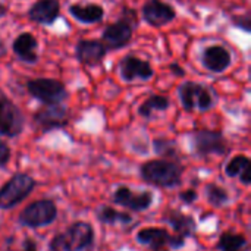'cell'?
I'll return each instance as SVG.
<instances>
[{"instance_id": "26", "label": "cell", "mask_w": 251, "mask_h": 251, "mask_svg": "<svg viewBox=\"0 0 251 251\" xmlns=\"http://www.w3.org/2000/svg\"><path fill=\"white\" fill-rule=\"evenodd\" d=\"M153 147L159 156H163V157H175L176 156V146L171 140L157 138L153 141Z\"/></svg>"}, {"instance_id": "23", "label": "cell", "mask_w": 251, "mask_h": 251, "mask_svg": "<svg viewBox=\"0 0 251 251\" xmlns=\"http://www.w3.org/2000/svg\"><path fill=\"white\" fill-rule=\"evenodd\" d=\"M97 219L106 225H115V224H129L132 222V218L128 213L119 212L112 206H101L97 210Z\"/></svg>"}, {"instance_id": "21", "label": "cell", "mask_w": 251, "mask_h": 251, "mask_svg": "<svg viewBox=\"0 0 251 251\" xmlns=\"http://www.w3.org/2000/svg\"><path fill=\"white\" fill-rule=\"evenodd\" d=\"M225 174L229 178L240 176L241 182L244 185H250L251 182V162L250 159L244 154L232 157L228 165L225 166Z\"/></svg>"}, {"instance_id": "6", "label": "cell", "mask_w": 251, "mask_h": 251, "mask_svg": "<svg viewBox=\"0 0 251 251\" xmlns=\"http://www.w3.org/2000/svg\"><path fill=\"white\" fill-rule=\"evenodd\" d=\"M35 188V181L28 174L13 175L0 188V209H12L22 203Z\"/></svg>"}, {"instance_id": "10", "label": "cell", "mask_w": 251, "mask_h": 251, "mask_svg": "<svg viewBox=\"0 0 251 251\" xmlns=\"http://www.w3.org/2000/svg\"><path fill=\"white\" fill-rule=\"evenodd\" d=\"M119 75L125 82L149 81L154 76V69L149 60H143L135 54H126L119 63Z\"/></svg>"}, {"instance_id": "32", "label": "cell", "mask_w": 251, "mask_h": 251, "mask_svg": "<svg viewBox=\"0 0 251 251\" xmlns=\"http://www.w3.org/2000/svg\"><path fill=\"white\" fill-rule=\"evenodd\" d=\"M6 13H7V9H6V6L3 4V3H0V19L3 18V16H6ZM3 51V44L0 43V53Z\"/></svg>"}, {"instance_id": "24", "label": "cell", "mask_w": 251, "mask_h": 251, "mask_svg": "<svg viewBox=\"0 0 251 251\" xmlns=\"http://www.w3.org/2000/svg\"><path fill=\"white\" fill-rule=\"evenodd\" d=\"M247 244V240L241 234H232V232H225L221 235L218 249L222 251H240Z\"/></svg>"}, {"instance_id": "28", "label": "cell", "mask_w": 251, "mask_h": 251, "mask_svg": "<svg viewBox=\"0 0 251 251\" xmlns=\"http://www.w3.org/2000/svg\"><path fill=\"white\" fill-rule=\"evenodd\" d=\"M9 160H10V149L3 140H0V168H4L9 163Z\"/></svg>"}, {"instance_id": "18", "label": "cell", "mask_w": 251, "mask_h": 251, "mask_svg": "<svg viewBox=\"0 0 251 251\" xmlns=\"http://www.w3.org/2000/svg\"><path fill=\"white\" fill-rule=\"evenodd\" d=\"M38 41L31 32H21L12 43L13 54L18 60L25 63H37L38 53H37Z\"/></svg>"}, {"instance_id": "17", "label": "cell", "mask_w": 251, "mask_h": 251, "mask_svg": "<svg viewBox=\"0 0 251 251\" xmlns=\"http://www.w3.org/2000/svg\"><path fill=\"white\" fill-rule=\"evenodd\" d=\"M60 13L59 0H37L28 10V18L40 25H53Z\"/></svg>"}, {"instance_id": "15", "label": "cell", "mask_w": 251, "mask_h": 251, "mask_svg": "<svg viewBox=\"0 0 251 251\" xmlns=\"http://www.w3.org/2000/svg\"><path fill=\"white\" fill-rule=\"evenodd\" d=\"M231 62H232L231 51L219 44L209 46L201 53L203 66L213 74H222L231 66Z\"/></svg>"}, {"instance_id": "2", "label": "cell", "mask_w": 251, "mask_h": 251, "mask_svg": "<svg viewBox=\"0 0 251 251\" xmlns=\"http://www.w3.org/2000/svg\"><path fill=\"white\" fill-rule=\"evenodd\" d=\"M94 244V229L87 222H75L65 232L54 235L49 249L51 251H87Z\"/></svg>"}, {"instance_id": "27", "label": "cell", "mask_w": 251, "mask_h": 251, "mask_svg": "<svg viewBox=\"0 0 251 251\" xmlns=\"http://www.w3.org/2000/svg\"><path fill=\"white\" fill-rule=\"evenodd\" d=\"M232 22H234L235 26H240V28L244 29L246 32H250L251 31V19L249 13L240 15V16H234V18H232Z\"/></svg>"}, {"instance_id": "7", "label": "cell", "mask_w": 251, "mask_h": 251, "mask_svg": "<svg viewBox=\"0 0 251 251\" xmlns=\"http://www.w3.org/2000/svg\"><path fill=\"white\" fill-rule=\"evenodd\" d=\"M57 218V207L51 200H38L26 206L18 218L19 225L25 228H43L51 225Z\"/></svg>"}, {"instance_id": "9", "label": "cell", "mask_w": 251, "mask_h": 251, "mask_svg": "<svg viewBox=\"0 0 251 251\" xmlns=\"http://www.w3.org/2000/svg\"><path fill=\"white\" fill-rule=\"evenodd\" d=\"M25 128V116L22 110L4 94L0 97V135L15 138Z\"/></svg>"}, {"instance_id": "33", "label": "cell", "mask_w": 251, "mask_h": 251, "mask_svg": "<svg viewBox=\"0 0 251 251\" xmlns=\"http://www.w3.org/2000/svg\"><path fill=\"white\" fill-rule=\"evenodd\" d=\"M1 96H3V93H1V91H0V97H1Z\"/></svg>"}, {"instance_id": "20", "label": "cell", "mask_w": 251, "mask_h": 251, "mask_svg": "<svg viewBox=\"0 0 251 251\" xmlns=\"http://www.w3.org/2000/svg\"><path fill=\"white\" fill-rule=\"evenodd\" d=\"M69 15L81 24H97L104 16V9L100 4H71Z\"/></svg>"}, {"instance_id": "25", "label": "cell", "mask_w": 251, "mask_h": 251, "mask_svg": "<svg viewBox=\"0 0 251 251\" xmlns=\"http://www.w3.org/2000/svg\"><path fill=\"white\" fill-rule=\"evenodd\" d=\"M204 191H206V197H207L209 203L215 207H222L224 204H226L229 201L228 191L225 188H222L221 185L207 184Z\"/></svg>"}, {"instance_id": "3", "label": "cell", "mask_w": 251, "mask_h": 251, "mask_svg": "<svg viewBox=\"0 0 251 251\" xmlns=\"http://www.w3.org/2000/svg\"><path fill=\"white\" fill-rule=\"evenodd\" d=\"M135 26H137L135 10L126 9L119 21L104 28L101 34V43L107 50H119L131 41Z\"/></svg>"}, {"instance_id": "1", "label": "cell", "mask_w": 251, "mask_h": 251, "mask_svg": "<svg viewBox=\"0 0 251 251\" xmlns=\"http://www.w3.org/2000/svg\"><path fill=\"white\" fill-rule=\"evenodd\" d=\"M184 168L174 160L168 159H154L141 165L140 175L141 178L154 187L174 188L181 185Z\"/></svg>"}, {"instance_id": "19", "label": "cell", "mask_w": 251, "mask_h": 251, "mask_svg": "<svg viewBox=\"0 0 251 251\" xmlns=\"http://www.w3.org/2000/svg\"><path fill=\"white\" fill-rule=\"evenodd\" d=\"M163 221L166 224H169V226L174 229V235L181 238V240H187L190 237H193V234L197 229V225L194 222V219L190 215H185L179 210H169Z\"/></svg>"}, {"instance_id": "13", "label": "cell", "mask_w": 251, "mask_h": 251, "mask_svg": "<svg viewBox=\"0 0 251 251\" xmlns=\"http://www.w3.org/2000/svg\"><path fill=\"white\" fill-rule=\"evenodd\" d=\"M144 21L151 26H165L176 18L175 9L162 0H149L141 9Z\"/></svg>"}, {"instance_id": "12", "label": "cell", "mask_w": 251, "mask_h": 251, "mask_svg": "<svg viewBox=\"0 0 251 251\" xmlns=\"http://www.w3.org/2000/svg\"><path fill=\"white\" fill-rule=\"evenodd\" d=\"M68 110L60 104H50L41 107L34 115V124L44 132L59 129L68 125Z\"/></svg>"}, {"instance_id": "5", "label": "cell", "mask_w": 251, "mask_h": 251, "mask_svg": "<svg viewBox=\"0 0 251 251\" xmlns=\"http://www.w3.org/2000/svg\"><path fill=\"white\" fill-rule=\"evenodd\" d=\"M181 104L185 110L191 112L194 109H199L201 112H206L212 109L216 103V97L213 96V91L196 81H185L178 88Z\"/></svg>"}, {"instance_id": "29", "label": "cell", "mask_w": 251, "mask_h": 251, "mask_svg": "<svg viewBox=\"0 0 251 251\" xmlns=\"http://www.w3.org/2000/svg\"><path fill=\"white\" fill-rule=\"evenodd\" d=\"M197 193L194 191V190H187V191H182L181 194H179V200H182L185 204H191V203H194L196 200H197Z\"/></svg>"}, {"instance_id": "11", "label": "cell", "mask_w": 251, "mask_h": 251, "mask_svg": "<svg viewBox=\"0 0 251 251\" xmlns=\"http://www.w3.org/2000/svg\"><path fill=\"white\" fill-rule=\"evenodd\" d=\"M137 241L143 246H149L153 251H162L165 246L171 249H181L184 247L185 241L169 234L166 229L162 228H144L137 234Z\"/></svg>"}, {"instance_id": "30", "label": "cell", "mask_w": 251, "mask_h": 251, "mask_svg": "<svg viewBox=\"0 0 251 251\" xmlns=\"http://www.w3.org/2000/svg\"><path fill=\"white\" fill-rule=\"evenodd\" d=\"M22 251H38V247H37V244H35V241H34V240L26 238V240L24 241Z\"/></svg>"}, {"instance_id": "22", "label": "cell", "mask_w": 251, "mask_h": 251, "mask_svg": "<svg viewBox=\"0 0 251 251\" xmlns=\"http://www.w3.org/2000/svg\"><path fill=\"white\" fill-rule=\"evenodd\" d=\"M171 106V101L168 97L165 96H160V94H151L147 100L143 101V104L138 107V113L141 118L144 119H150L153 112L157 110V112H165L168 110Z\"/></svg>"}, {"instance_id": "14", "label": "cell", "mask_w": 251, "mask_h": 251, "mask_svg": "<svg viewBox=\"0 0 251 251\" xmlns=\"http://www.w3.org/2000/svg\"><path fill=\"white\" fill-rule=\"evenodd\" d=\"M113 203L131 209L134 212L147 210L153 203V194L150 191H132L128 187H119L113 193Z\"/></svg>"}, {"instance_id": "16", "label": "cell", "mask_w": 251, "mask_h": 251, "mask_svg": "<svg viewBox=\"0 0 251 251\" xmlns=\"http://www.w3.org/2000/svg\"><path fill=\"white\" fill-rule=\"evenodd\" d=\"M107 49L99 40H79L75 47L76 59L87 66H97L103 62Z\"/></svg>"}, {"instance_id": "4", "label": "cell", "mask_w": 251, "mask_h": 251, "mask_svg": "<svg viewBox=\"0 0 251 251\" xmlns=\"http://www.w3.org/2000/svg\"><path fill=\"white\" fill-rule=\"evenodd\" d=\"M28 93L40 103L60 104L68 99V90L63 82L53 78H32L26 81Z\"/></svg>"}, {"instance_id": "31", "label": "cell", "mask_w": 251, "mask_h": 251, "mask_svg": "<svg viewBox=\"0 0 251 251\" xmlns=\"http://www.w3.org/2000/svg\"><path fill=\"white\" fill-rule=\"evenodd\" d=\"M169 69L172 71V74H175L176 76H184L185 75V71L182 66H179L178 63H171L169 65Z\"/></svg>"}, {"instance_id": "8", "label": "cell", "mask_w": 251, "mask_h": 251, "mask_svg": "<svg viewBox=\"0 0 251 251\" xmlns=\"http://www.w3.org/2000/svg\"><path fill=\"white\" fill-rule=\"evenodd\" d=\"M193 149L197 156L206 157L212 154L224 156L229 151L228 141L221 131L197 129L193 134Z\"/></svg>"}]
</instances>
